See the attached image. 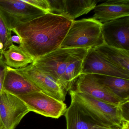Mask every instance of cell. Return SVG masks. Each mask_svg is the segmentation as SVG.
I'll return each instance as SVG.
<instances>
[{
  "label": "cell",
  "instance_id": "obj_9",
  "mask_svg": "<svg viewBox=\"0 0 129 129\" xmlns=\"http://www.w3.org/2000/svg\"><path fill=\"white\" fill-rule=\"evenodd\" d=\"M75 84V89L74 90L110 104L120 105L129 101L115 95L107 87L99 82L92 74L81 75Z\"/></svg>",
  "mask_w": 129,
  "mask_h": 129
},
{
  "label": "cell",
  "instance_id": "obj_3",
  "mask_svg": "<svg viewBox=\"0 0 129 129\" xmlns=\"http://www.w3.org/2000/svg\"><path fill=\"white\" fill-rule=\"evenodd\" d=\"M69 93L71 102L99 125L112 129H122L129 125L123 114L122 104H110L73 89Z\"/></svg>",
  "mask_w": 129,
  "mask_h": 129
},
{
  "label": "cell",
  "instance_id": "obj_21",
  "mask_svg": "<svg viewBox=\"0 0 129 129\" xmlns=\"http://www.w3.org/2000/svg\"><path fill=\"white\" fill-rule=\"evenodd\" d=\"M7 66L4 62L3 56H0V94L4 90L3 86Z\"/></svg>",
  "mask_w": 129,
  "mask_h": 129
},
{
  "label": "cell",
  "instance_id": "obj_7",
  "mask_svg": "<svg viewBox=\"0 0 129 129\" xmlns=\"http://www.w3.org/2000/svg\"><path fill=\"white\" fill-rule=\"evenodd\" d=\"M30 112L16 95L5 91L0 94V129H15Z\"/></svg>",
  "mask_w": 129,
  "mask_h": 129
},
{
  "label": "cell",
  "instance_id": "obj_22",
  "mask_svg": "<svg viewBox=\"0 0 129 129\" xmlns=\"http://www.w3.org/2000/svg\"><path fill=\"white\" fill-rule=\"evenodd\" d=\"M11 41H12V43H15L19 44V45L21 43V38L18 36L17 35H13V36H12Z\"/></svg>",
  "mask_w": 129,
  "mask_h": 129
},
{
  "label": "cell",
  "instance_id": "obj_14",
  "mask_svg": "<svg viewBox=\"0 0 129 129\" xmlns=\"http://www.w3.org/2000/svg\"><path fill=\"white\" fill-rule=\"evenodd\" d=\"M3 88L4 91L16 96L41 91L16 69L9 66L7 68Z\"/></svg>",
  "mask_w": 129,
  "mask_h": 129
},
{
  "label": "cell",
  "instance_id": "obj_11",
  "mask_svg": "<svg viewBox=\"0 0 129 129\" xmlns=\"http://www.w3.org/2000/svg\"><path fill=\"white\" fill-rule=\"evenodd\" d=\"M49 13L64 17L71 21L93 10L99 2L96 0H47Z\"/></svg>",
  "mask_w": 129,
  "mask_h": 129
},
{
  "label": "cell",
  "instance_id": "obj_15",
  "mask_svg": "<svg viewBox=\"0 0 129 129\" xmlns=\"http://www.w3.org/2000/svg\"><path fill=\"white\" fill-rule=\"evenodd\" d=\"M67 129H112L99 125L73 102L64 114Z\"/></svg>",
  "mask_w": 129,
  "mask_h": 129
},
{
  "label": "cell",
  "instance_id": "obj_10",
  "mask_svg": "<svg viewBox=\"0 0 129 129\" xmlns=\"http://www.w3.org/2000/svg\"><path fill=\"white\" fill-rule=\"evenodd\" d=\"M102 32L105 44L129 51V16L103 23Z\"/></svg>",
  "mask_w": 129,
  "mask_h": 129
},
{
  "label": "cell",
  "instance_id": "obj_12",
  "mask_svg": "<svg viewBox=\"0 0 129 129\" xmlns=\"http://www.w3.org/2000/svg\"><path fill=\"white\" fill-rule=\"evenodd\" d=\"M81 74L101 75L129 80V74L112 64L94 48L88 49L83 61Z\"/></svg>",
  "mask_w": 129,
  "mask_h": 129
},
{
  "label": "cell",
  "instance_id": "obj_5",
  "mask_svg": "<svg viewBox=\"0 0 129 129\" xmlns=\"http://www.w3.org/2000/svg\"><path fill=\"white\" fill-rule=\"evenodd\" d=\"M46 13L22 0H0V14L12 31L18 26Z\"/></svg>",
  "mask_w": 129,
  "mask_h": 129
},
{
  "label": "cell",
  "instance_id": "obj_4",
  "mask_svg": "<svg viewBox=\"0 0 129 129\" xmlns=\"http://www.w3.org/2000/svg\"><path fill=\"white\" fill-rule=\"evenodd\" d=\"M102 25L93 18L73 21L60 48L89 49L103 45Z\"/></svg>",
  "mask_w": 129,
  "mask_h": 129
},
{
  "label": "cell",
  "instance_id": "obj_13",
  "mask_svg": "<svg viewBox=\"0 0 129 129\" xmlns=\"http://www.w3.org/2000/svg\"><path fill=\"white\" fill-rule=\"evenodd\" d=\"M93 10V18L103 24L129 16V0H108Z\"/></svg>",
  "mask_w": 129,
  "mask_h": 129
},
{
  "label": "cell",
  "instance_id": "obj_1",
  "mask_svg": "<svg viewBox=\"0 0 129 129\" xmlns=\"http://www.w3.org/2000/svg\"><path fill=\"white\" fill-rule=\"evenodd\" d=\"M73 21L47 13L12 30L21 38L19 45L34 61L61 47Z\"/></svg>",
  "mask_w": 129,
  "mask_h": 129
},
{
  "label": "cell",
  "instance_id": "obj_20",
  "mask_svg": "<svg viewBox=\"0 0 129 129\" xmlns=\"http://www.w3.org/2000/svg\"><path fill=\"white\" fill-rule=\"evenodd\" d=\"M23 2L49 13V4L47 0H22Z\"/></svg>",
  "mask_w": 129,
  "mask_h": 129
},
{
  "label": "cell",
  "instance_id": "obj_16",
  "mask_svg": "<svg viewBox=\"0 0 129 129\" xmlns=\"http://www.w3.org/2000/svg\"><path fill=\"white\" fill-rule=\"evenodd\" d=\"M94 49L112 64L129 74V51L109 46L105 44Z\"/></svg>",
  "mask_w": 129,
  "mask_h": 129
},
{
  "label": "cell",
  "instance_id": "obj_6",
  "mask_svg": "<svg viewBox=\"0 0 129 129\" xmlns=\"http://www.w3.org/2000/svg\"><path fill=\"white\" fill-rule=\"evenodd\" d=\"M16 96L24 102L30 112H34L45 117L58 118L64 115L67 110V106L64 102L42 91Z\"/></svg>",
  "mask_w": 129,
  "mask_h": 129
},
{
  "label": "cell",
  "instance_id": "obj_2",
  "mask_svg": "<svg viewBox=\"0 0 129 129\" xmlns=\"http://www.w3.org/2000/svg\"><path fill=\"white\" fill-rule=\"evenodd\" d=\"M88 49L60 48L32 63L58 81L67 92L72 89L81 74L83 61Z\"/></svg>",
  "mask_w": 129,
  "mask_h": 129
},
{
  "label": "cell",
  "instance_id": "obj_17",
  "mask_svg": "<svg viewBox=\"0 0 129 129\" xmlns=\"http://www.w3.org/2000/svg\"><path fill=\"white\" fill-rule=\"evenodd\" d=\"M4 62L7 66L14 69L25 68L33 63V59L20 46L13 44L3 53Z\"/></svg>",
  "mask_w": 129,
  "mask_h": 129
},
{
  "label": "cell",
  "instance_id": "obj_19",
  "mask_svg": "<svg viewBox=\"0 0 129 129\" xmlns=\"http://www.w3.org/2000/svg\"><path fill=\"white\" fill-rule=\"evenodd\" d=\"M12 32L0 14V56L13 44L11 41Z\"/></svg>",
  "mask_w": 129,
  "mask_h": 129
},
{
  "label": "cell",
  "instance_id": "obj_18",
  "mask_svg": "<svg viewBox=\"0 0 129 129\" xmlns=\"http://www.w3.org/2000/svg\"><path fill=\"white\" fill-rule=\"evenodd\" d=\"M96 79L120 98L129 100V80L113 76L92 74Z\"/></svg>",
  "mask_w": 129,
  "mask_h": 129
},
{
  "label": "cell",
  "instance_id": "obj_8",
  "mask_svg": "<svg viewBox=\"0 0 129 129\" xmlns=\"http://www.w3.org/2000/svg\"><path fill=\"white\" fill-rule=\"evenodd\" d=\"M16 70L42 92L60 101L64 102L65 100L67 92L61 85L33 63Z\"/></svg>",
  "mask_w": 129,
  "mask_h": 129
}]
</instances>
